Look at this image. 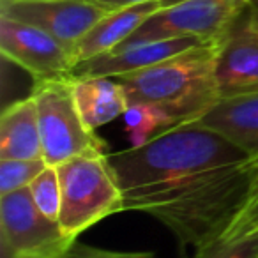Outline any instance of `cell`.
Returning a JSON list of instances; mask_svg holds the SVG:
<instances>
[{
	"instance_id": "ba28073f",
	"label": "cell",
	"mask_w": 258,
	"mask_h": 258,
	"mask_svg": "<svg viewBox=\"0 0 258 258\" xmlns=\"http://www.w3.org/2000/svg\"><path fill=\"white\" fill-rule=\"evenodd\" d=\"M0 15L37 27L75 51L85 34L110 11L92 0H2Z\"/></svg>"
},
{
	"instance_id": "5b68a950",
	"label": "cell",
	"mask_w": 258,
	"mask_h": 258,
	"mask_svg": "<svg viewBox=\"0 0 258 258\" xmlns=\"http://www.w3.org/2000/svg\"><path fill=\"white\" fill-rule=\"evenodd\" d=\"M244 8L246 0H186L161 8L117 48L175 37L219 41L239 20Z\"/></svg>"
},
{
	"instance_id": "6da1fadb",
	"label": "cell",
	"mask_w": 258,
	"mask_h": 258,
	"mask_svg": "<svg viewBox=\"0 0 258 258\" xmlns=\"http://www.w3.org/2000/svg\"><path fill=\"white\" fill-rule=\"evenodd\" d=\"M247 156L221 133L193 120L172 125L147 144L108 158L124 211L156 218L204 191L223 170Z\"/></svg>"
},
{
	"instance_id": "3957f363",
	"label": "cell",
	"mask_w": 258,
	"mask_h": 258,
	"mask_svg": "<svg viewBox=\"0 0 258 258\" xmlns=\"http://www.w3.org/2000/svg\"><path fill=\"white\" fill-rule=\"evenodd\" d=\"M62 189L58 216L66 235L76 239L104 218L124 211L122 191L106 149H92L57 166Z\"/></svg>"
},
{
	"instance_id": "44dd1931",
	"label": "cell",
	"mask_w": 258,
	"mask_h": 258,
	"mask_svg": "<svg viewBox=\"0 0 258 258\" xmlns=\"http://www.w3.org/2000/svg\"><path fill=\"white\" fill-rule=\"evenodd\" d=\"M92 2L111 13L124 8H131V6H137V4H144V2H149V0H92Z\"/></svg>"
},
{
	"instance_id": "ac0fdd59",
	"label": "cell",
	"mask_w": 258,
	"mask_h": 258,
	"mask_svg": "<svg viewBox=\"0 0 258 258\" xmlns=\"http://www.w3.org/2000/svg\"><path fill=\"white\" fill-rule=\"evenodd\" d=\"M247 235H258V184L239 209V212L233 216L232 221L212 242H226V240H235Z\"/></svg>"
},
{
	"instance_id": "7402d4cb",
	"label": "cell",
	"mask_w": 258,
	"mask_h": 258,
	"mask_svg": "<svg viewBox=\"0 0 258 258\" xmlns=\"http://www.w3.org/2000/svg\"><path fill=\"white\" fill-rule=\"evenodd\" d=\"M246 16L254 27H258V0H246Z\"/></svg>"
},
{
	"instance_id": "cb8c5ba5",
	"label": "cell",
	"mask_w": 258,
	"mask_h": 258,
	"mask_svg": "<svg viewBox=\"0 0 258 258\" xmlns=\"http://www.w3.org/2000/svg\"><path fill=\"white\" fill-rule=\"evenodd\" d=\"M11 2H22V0H11Z\"/></svg>"
},
{
	"instance_id": "5bb4252c",
	"label": "cell",
	"mask_w": 258,
	"mask_h": 258,
	"mask_svg": "<svg viewBox=\"0 0 258 258\" xmlns=\"http://www.w3.org/2000/svg\"><path fill=\"white\" fill-rule=\"evenodd\" d=\"M71 87L80 115L92 131H97L111 120L122 117L131 104L124 87L117 78H71Z\"/></svg>"
},
{
	"instance_id": "e0dca14e",
	"label": "cell",
	"mask_w": 258,
	"mask_h": 258,
	"mask_svg": "<svg viewBox=\"0 0 258 258\" xmlns=\"http://www.w3.org/2000/svg\"><path fill=\"white\" fill-rule=\"evenodd\" d=\"M44 159H4L0 161V195L15 193L25 189L32 184V180L46 168Z\"/></svg>"
},
{
	"instance_id": "52a82bcc",
	"label": "cell",
	"mask_w": 258,
	"mask_h": 258,
	"mask_svg": "<svg viewBox=\"0 0 258 258\" xmlns=\"http://www.w3.org/2000/svg\"><path fill=\"white\" fill-rule=\"evenodd\" d=\"M0 51L34 78L44 80L71 78L76 62L68 46L44 30L29 23L0 15Z\"/></svg>"
},
{
	"instance_id": "9a60e30c",
	"label": "cell",
	"mask_w": 258,
	"mask_h": 258,
	"mask_svg": "<svg viewBox=\"0 0 258 258\" xmlns=\"http://www.w3.org/2000/svg\"><path fill=\"white\" fill-rule=\"evenodd\" d=\"M122 118L131 147H140L165 129L177 125L165 111L149 103H131Z\"/></svg>"
},
{
	"instance_id": "9c48e42d",
	"label": "cell",
	"mask_w": 258,
	"mask_h": 258,
	"mask_svg": "<svg viewBox=\"0 0 258 258\" xmlns=\"http://www.w3.org/2000/svg\"><path fill=\"white\" fill-rule=\"evenodd\" d=\"M216 80L221 99L258 92V27L246 11L218 43Z\"/></svg>"
},
{
	"instance_id": "ffe728a7",
	"label": "cell",
	"mask_w": 258,
	"mask_h": 258,
	"mask_svg": "<svg viewBox=\"0 0 258 258\" xmlns=\"http://www.w3.org/2000/svg\"><path fill=\"white\" fill-rule=\"evenodd\" d=\"M60 258H158L152 251H115L103 249V247L82 244L78 240L71 244Z\"/></svg>"
},
{
	"instance_id": "603a6c76",
	"label": "cell",
	"mask_w": 258,
	"mask_h": 258,
	"mask_svg": "<svg viewBox=\"0 0 258 258\" xmlns=\"http://www.w3.org/2000/svg\"><path fill=\"white\" fill-rule=\"evenodd\" d=\"M161 2V8H170V6L180 4V2H186V0H159Z\"/></svg>"
},
{
	"instance_id": "d6986e66",
	"label": "cell",
	"mask_w": 258,
	"mask_h": 258,
	"mask_svg": "<svg viewBox=\"0 0 258 258\" xmlns=\"http://www.w3.org/2000/svg\"><path fill=\"white\" fill-rule=\"evenodd\" d=\"M193 258H258V235L226 242H211L197 249Z\"/></svg>"
},
{
	"instance_id": "30bf717a",
	"label": "cell",
	"mask_w": 258,
	"mask_h": 258,
	"mask_svg": "<svg viewBox=\"0 0 258 258\" xmlns=\"http://www.w3.org/2000/svg\"><path fill=\"white\" fill-rule=\"evenodd\" d=\"M207 43L211 41H204L200 37H175V39L149 41V43L115 48L108 53L97 55V57L76 64L71 73V78H89V76L118 78V76L152 68L166 58H172Z\"/></svg>"
},
{
	"instance_id": "4fadbf2b",
	"label": "cell",
	"mask_w": 258,
	"mask_h": 258,
	"mask_svg": "<svg viewBox=\"0 0 258 258\" xmlns=\"http://www.w3.org/2000/svg\"><path fill=\"white\" fill-rule=\"evenodd\" d=\"M43 159L39 118L32 96L8 104L0 117V161Z\"/></svg>"
},
{
	"instance_id": "277c9868",
	"label": "cell",
	"mask_w": 258,
	"mask_h": 258,
	"mask_svg": "<svg viewBox=\"0 0 258 258\" xmlns=\"http://www.w3.org/2000/svg\"><path fill=\"white\" fill-rule=\"evenodd\" d=\"M30 96L36 101L43 159L48 166H58L92 149H106L104 140L83 122L73 96L71 78L34 82Z\"/></svg>"
},
{
	"instance_id": "7a4b0ae2",
	"label": "cell",
	"mask_w": 258,
	"mask_h": 258,
	"mask_svg": "<svg viewBox=\"0 0 258 258\" xmlns=\"http://www.w3.org/2000/svg\"><path fill=\"white\" fill-rule=\"evenodd\" d=\"M219 41L187 50L152 68L118 76L129 103L154 104L175 124L200 120L221 99L216 80Z\"/></svg>"
},
{
	"instance_id": "8992f818",
	"label": "cell",
	"mask_w": 258,
	"mask_h": 258,
	"mask_svg": "<svg viewBox=\"0 0 258 258\" xmlns=\"http://www.w3.org/2000/svg\"><path fill=\"white\" fill-rule=\"evenodd\" d=\"M0 239L2 258H60L76 240L36 207L29 187L0 195Z\"/></svg>"
},
{
	"instance_id": "8fae6325",
	"label": "cell",
	"mask_w": 258,
	"mask_h": 258,
	"mask_svg": "<svg viewBox=\"0 0 258 258\" xmlns=\"http://www.w3.org/2000/svg\"><path fill=\"white\" fill-rule=\"evenodd\" d=\"M159 9H161V2L159 0H149V2H144V4L111 11L101 22H97L85 34V37L76 44L75 51H73L75 62L80 64L83 60H89V58H94L97 55H103L115 50L129 36H133L138 27L149 16H152Z\"/></svg>"
},
{
	"instance_id": "2e32d148",
	"label": "cell",
	"mask_w": 258,
	"mask_h": 258,
	"mask_svg": "<svg viewBox=\"0 0 258 258\" xmlns=\"http://www.w3.org/2000/svg\"><path fill=\"white\" fill-rule=\"evenodd\" d=\"M36 207L46 218L58 221L62 209V189L57 166H46L29 186Z\"/></svg>"
},
{
	"instance_id": "7c38bea8",
	"label": "cell",
	"mask_w": 258,
	"mask_h": 258,
	"mask_svg": "<svg viewBox=\"0 0 258 258\" xmlns=\"http://www.w3.org/2000/svg\"><path fill=\"white\" fill-rule=\"evenodd\" d=\"M246 154H258V92L223 97L200 118Z\"/></svg>"
}]
</instances>
